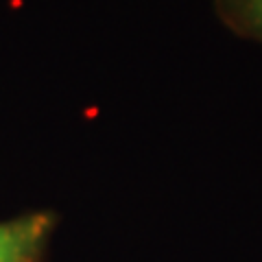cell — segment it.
Listing matches in <instances>:
<instances>
[{"mask_svg":"<svg viewBox=\"0 0 262 262\" xmlns=\"http://www.w3.org/2000/svg\"><path fill=\"white\" fill-rule=\"evenodd\" d=\"M214 7L229 31L262 44V0H214Z\"/></svg>","mask_w":262,"mask_h":262,"instance_id":"cell-2","label":"cell"},{"mask_svg":"<svg viewBox=\"0 0 262 262\" xmlns=\"http://www.w3.org/2000/svg\"><path fill=\"white\" fill-rule=\"evenodd\" d=\"M53 225L55 219L46 212L0 221V262H37Z\"/></svg>","mask_w":262,"mask_h":262,"instance_id":"cell-1","label":"cell"}]
</instances>
